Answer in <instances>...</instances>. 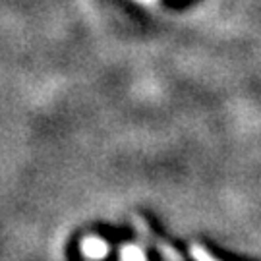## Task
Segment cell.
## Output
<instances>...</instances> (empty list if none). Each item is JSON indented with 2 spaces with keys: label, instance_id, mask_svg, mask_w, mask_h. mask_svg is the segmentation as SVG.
Segmentation results:
<instances>
[{
  "label": "cell",
  "instance_id": "obj_4",
  "mask_svg": "<svg viewBox=\"0 0 261 261\" xmlns=\"http://www.w3.org/2000/svg\"><path fill=\"white\" fill-rule=\"evenodd\" d=\"M190 252H192V257L196 261H221V259H217V257H213V255L207 252L203 246H199V244H192Z\"/></svg>",
  "mask_w": 261,
  "mask_h": 261
},
{
  "label": "cell",
  "instance_id": "obj_3",
  "mask_svg": "<svg viewBox=\"0 0 261 261\" xmlns=\"http://www.w3.org/2000/svg\"><path fill=\"white\" fill-rule=\"evenodd\" d=\"M120 257L122 261H147L143 252H141L140 248H136V246H124L120 250Z\"/></svg>",
  "mask_w": 261,
  "mask_h": 261
},
{
  "label": "cell",
  "instance_id": "obj_2",
  "mask_svg": "<svg viewBox=\"0 0 261 261\" xmlns=\"http://www.w3.org/2000/svg\"><path fill=\"white\" fill-rule=\"evenodd\" d=\"M82 252L84 255H87L89 259H103L105 255L109 253V246L101 238H95V236H87L82 242Z\"/></svg>",
  "mask_w": 261,
  "mask_h": 261
},
{
  "label": "cell",
  "instance_id": "obj_1",
  "mask_svg": "<svg viewBox=\"0 0 261 261\" xmlns=\"http://www.w3.org/2000/svg\"><path fill=\"white\" fill-rule=\"evenodd\" d=\"M132 223H134V226H136V230H138V234H140L141 238L147 240L167 261H184L182 255L178 253V250H174L170 244H167L163 238H159L157 234L151 230L149 224L145 223V219H141L140 215H134V217H132Z\"/></svg>",
  "mask_w": 261,
  "mask_h": 261
}]
</instances>
